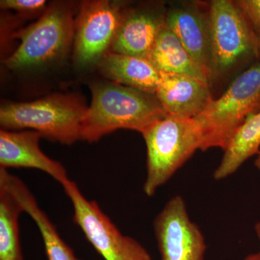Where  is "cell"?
<instances>
[{
	"mask_svg": "<svg viewBox=\"0 0 260 260\" xmlns=\"http://www.w3.org/2000/svg\"><path fill=\"white\" fill-rule=\"evenodd\" d=\"M92 102L83 121L81 140L93 143L119 129L142 133L167 116L155 94L113 83L90 85Z\"/></svg>",
	"mask_w": 260,
	"mask_h": 260,
	"instance_id": "cell-1",
	"label": "cell"
},
{
	"mask_svg": "<svg viewBox=\"0 0 260 260\" xmlns=\"http://www.w3.org/2000/svg\"><path fill=\"white\" fill-rule=\"evenodd\" d=\"M147 148L143 191L155 195L203 146L201 126L195 118L167 115L141 133Z\"/></svg>",
	"mask_w": 260,
	"mask_h": 260,
	"instance_id": "cell-2",
	"label": "cell"
},
{
	"mask_svg": "<svg viewBox=\"0 0 260 260\" xmlns=\"http://www.w3.org/2000/svg\"><path fill=\"white\" fill-rule=\"evenodd\" d=\"M87 109L78 98L62 94L8 103L0 109V124L7 130L31 129L48 139L71 145L81 140Z\"/></svg>",
	"mask_w": 260,
	"mask_h": 260,
	"instance_id": "cell-3",
	"label": "cell"
},
{
	"mask_svg": "<svg viewBox=\"0 0 260 260\" xmlns=\"http://www.w3.org/2000/svg\"><path fill=\"white\" fill-rule=\"evenodd\" d=\"M260 112V61L249 67L218 99H212L195 117L201 126V150H224L238 128L249 116Z\"/></svg>",
	"mask_w": 260,
	"mask_h": 260,
	"instance_id": "cell-4",
	"label": "cell"
},
{
	"mask_svg": "<svg viewBox=\"0 0 260 260\" xmlns=\"http://www.w3.org/2000/svg\"><path fill=\"white\" fill-rule=\"evenodd\" d=\"M212 80L240 64L260 61V41L235 1L213 0L209 5Z\"/></svg>",
	"mask_w": 260,
	"mask_h": 260,
	"instance_id": "cell-5",
	"label": "cell"
},
{
	"mask_svg": "<svg viewBox=\"0 0 260 260\" xmlns=\"http://www.w3.org/2000/svg\"><path fill=\"white\" fill-rule=\"evenodd\" d=\"M75 30L73 10L61 3L52 5L37 22L18 32L21 42L5 64L20 70L51 62L67 52Z\"/></svg>",
	"mask_w": 260,
	"mask_h": 260,
	"instance_id": "cell-6",
	"label": "cell"
},
{
	"mask_svg": "<svg viewBox=\"0 0 260 260\" xmlns=\"http://www.w3.org/2000/svg\"><path fill=\"white\" fill-rule=\"evenodd\" d=\"M61 186L73 205V221L104 259L152 260L144 246L121 234L97 202L87 199L75 181L68 179Z\"/></svg>",
	"mask_w": 260,
	"mask_h": 260,
	"instance_id": "cell-7",
	"label": "cell"
},
{
	"mask_svg": "<svg viewBox=\"0 0 260 260\" xmlns=\"http://www.w3.org/2000/svg\"><path fill=\"white\" fill-rule=\"evenodd\" d=\"M124 10L120 2H84L75 20V59L80 67L99 64L110 51Z\"/></svg>",
	"mask_w": 260,
	"mask_h": 260,
	"instance_id": "cell-8",
	"label": "cell"
},
{
	"mask_svg": "<svg viewBox=\"0 0 260 260\" xmlns=\"http://www.w3.org/2000/svg\"><path fill=\"white\" fill-rule=\"evenodd\" d=\"M153 225L160 260H205L204 234L191 220L181 195L168 200Z\"/></svg>",
	"mask_w": 260,
	"mask_h": 260,
	"instance_id": "cell-9",
	"label": "cell"
},
{
	"mask_svg": "<svg viewBox=\"0 0 260 260\" xmlns=\"http://www.w3.org/2000/svg\"><path fill=\"white\" fill-rule=\"evenodd\" d=\"M42 135L34 130L0 131V168H28L46 173L59 184L69 179L61 162L43 153L39 147Z\"/></svg>",
	"mask_w": 260,
	"mask_h": 260,
	"instance_id": "cell-10",
	"label": "cell"
},
{
	"mask_svg": "<svg viewBox=\"0 0 260 260\" xmlns=\"http://www.w3.org/2000/svg\"><path fill=\"white\" fill-rule=\"evenodd\" d=\"M159 73L155 95L167 115L195 118L213 99L209 83L187 75Z\"/></svg>",
	"mask_w": 260,
	"mask_h": 260,
	"instance_id": "cell-11",
	"label": "cell"
},
{
	"mask_svg": "<svg viewBox=\"0 0 260 260\" xmlns=\"http://www.w3.org/2000/svg\"><path fill=\"white\" fill-rule=\"evenodd\" d=\"M166 24L193 59L211 75L209 10L205 13L194 3L171 8Z\"/></svg>",
	"mask_w": 260,
	"mask_h": 260,
	"instance_id": "cell-12",
	"label": "cell"
},
{
	"mask_svg": "<svg viewBox=\"0 0 260 260\" xmlns=\"http://www.w3.org/2000/svg\"><path fill=\"white\" fill-rule=\"evenodd\" d=\"M165 24L166 14L158 10H124L111 52L147 59Z\"/></svg>",
	"mask_w": 260,
	"mask_h": 260,
	"instance_id": "cell-13",
	"label": "cell"
},
{
	"mask_svg": "<svg viewBox=\"0 0 260 260\" xmlns=\"http://www.w3.org/2000/svg\"><path fill=\"white\" fill-rule=\"evenodd\" d=\"M0 184L11 191L37 225L44 242L48 260H83L75 255L74 251L61 239L55 225L44 210L26 184L20 178L13 175L7 169H0Z\"/></svg>",
	"mask_w": 260,
	"mask_h": 260,
	"instance_id": "cell-14",
	"label": "cell"
},
{
	"mask_svg": "<svg viewBox=\"0 0 260 260\" xmlns=\"http://www.w3.org/2000/svg\"><path fill=\"white\" fill-rule=\"evenodd\" d=\"M99 69L111 82L155 94L160 73L146 58L109 53L99 63Z\"/></svg>",
	"mask_w": 260,
	"mask_h": 260,
	"instance_id": "cell-15",
	"label": "cell"
},
{
	"mask_svg": "<svg viewBox=\"0 0 260 260\" xmlns=\"http://www.w3.org/2000/svg\"><path fill=\"white\" fill-rule=\"evenodd\" d=\"M147 59L159 72L187 75L210 83L211 75L193 59L165 24Z\"/></svg>",
	"mask_w": 260,
	"mask_h": 260,
	"instance_id": "cell-16",
	"label": "cell"
},
{
	"mask_svg": "<svg viewBox=\"0 0 260 260\" xmlns=\"http://www.w3.org/2000/svg\"><path fill=\"white\" fill-rule=\"evenodd\" d=\"M260 151V112L246 119L232 135L218 167L213 173L215 180L226 179Z\"/></svg>",
	"mask_w": 260,
	"mask_h": 260,
	"instance_id": "cell-17",
	"label": "cell"
},
{
	"mask_svg": "<svg viewBox=\"0 0 260 260\" xmlns=\"http://www.w3.org/2000/svg\"><path fill=\"white\" fill-rule=\"evenodd\" d=\"M23 212L15 195L0 184V260H24L18 223Z\"/></svg>",
	"mask_w": 260,
	"mask_h": 260,
	"instance_id": "cell-18",
	"label": "cell"
},
{
	"mask_svg": "<svg viewBox=\"0 0 260 260\" xmlns=\"http://www.w3.org/2000/svg\"><path fill=\"white\" fill-rule=\"evenodd\" d=\"M45 0H2L0 6L3 9L16 10L23 13H35L46 8Z\"/></svg>",
	"mask_w": 260,
	"mask_h": 260,
	"instance_id": "cell-19",
	"label": "cell"
},
{
	"mask_svg": "<svg viewBox=\"0 0 260 260\" xmlns=\"http://www.w3.org/2000/svg\"><path fill=\"white\" fill-rule=\"evenodd\" d=\"M235 2L246 15L260 41V0H237Z\"/></svg>",
	"mask_w": 260,
	"mask_h": 260,
	"instance_id": "cell-20",
	"label": "cell"
},
{
	"mask_svg": "<svg viewBox=\"0 0 260 260\" xmlns=\"http://www.w3.org/2000/svg\"><path fill=\"white\" fill-rule=\"evenodd\" d=\"M242 260H260V251H258V252L249 254V255L246 256Z\"/></svg>",
	"mask_w": 260,
	"mask_h": 260,
	"instance_id": "cell-21",
	"label": "cell"
},
{
	"mask_svg": "<svg viewBox=\"0 0 260 260\" xmlns=\"http://www.w3.org/2000/svg\"><path fill=\"white\" fill-rule=\"evenodd\" d=\"M254 232H255L256 237L259 241L260 246V222H257L254 225ZM260 251V250H259Z\"/></svg>",
	"mask_w": 260,
	"mask_h": 260,
	"instance_id": "cell-22",
	"label": "cell"
},
{
	"mask_svg": "<svg viewBox=\"0 0 260 260\" xmlns=\"http://www.w3.org/2000/svg\"><path fill=\"white\" fill-rule=\"evenodd\" d=\"M254 167L260 172V151L258 155H256V158L255 160H254Z\"/></svg>",
	"mask_w": 260,
	"mask_h": 260,
	"instance_id": "cell-23",
	"label": "cell"
}]
</instances>
